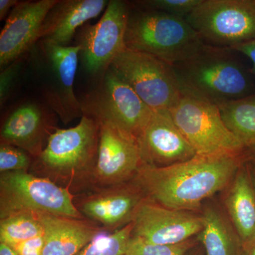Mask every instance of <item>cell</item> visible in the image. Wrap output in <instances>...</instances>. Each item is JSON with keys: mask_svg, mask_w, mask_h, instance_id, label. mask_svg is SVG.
<instances>
[{"mask_svg": "<svg viewBox=\"0 0 255 255\" xmlns=\"http://www.w3.org/2000/svg\"><path fill=\"white\" fill-rule=\"evenodd\" d=\"M58 1H18L13 8L0 33L1 70L16 61L39 41L42 24Z\"/></svg>", "mask_w": 255, "mask_h": 255, "instance_id": "obj_16", "label": "cell"}, {"mask_svg": "<svg viewBox=\"0 0 255 255\" xmlns=\"http://www.w3.org/2000/svg\"><path fill=\"white\" fill-rule=\"evenodd\" d=\"M202 216L204 227L199 236L206 255H238L241 242L233 226L219 209L207 206Z\"/></svg>", "mask_w": 255, "mask_h": 255, "instance_id": "obj_21", "label": "cell"}, {"mask_svg": "<svg viewBox=\"0 0 255 255\" xmlns=\"http://www.w3.org/2000/svg\"><path fill=\"white\" fill-rule=\"evenodd\" d=\"M33 159L34 158L23 149L0 142V173L17 171L29 172Z\"/></svg>", "mask_w": 255, "mask_h": 255, "instance_id": "obj_26", "label": "cell"}, {"mask_svg": "<svg viewBox=\"0 0 255 255\" xmlns=\"http://www.w3.org/2000/svg\"><path fill=\"white\" fill-rule=\"evenodd\" d=\"M254 177H253V184H254V187L255 189V172H254Z\"/></svg>", "mask_w": 255, "mask_h": 255, "instance_id": "obj_35", "label": "cell"}, {"mask_svg": "<svg viewBox=\"0 0 255 255\" xmlns=\"http://www.w3.org/2000/svg\"><path fill=\"white\" fill-rule=\"evenodd\" d=\"M107 0H58L47 14L39 33V41L60 46L69 43L89 20L107 8Z\"/></svg>", "mask_w": 255, "mask_h": 255, "instance_id": "obj_18", "label": "cell"}, {"mask_svg": "<svg viewBox=\"0 0 255 255\" xmlns=\"http://www.w3.org/2000/svg\"><path fill=\"white\" fill-rule=\"evenodd\" d=\"M56 128L51 114L36 104H24L3 122L0 142L23 149L35 159L41 155Z\"/></svg>", "mask_w": 255, "mask_h": 255, "instance_id": "obj_17", "label": "cell"}, {"mask_svg": "<svg viewBox=\"0 0 255 255\" xmlns=\"http://www.w3.org/2000/svg\"><path fill=\"white\" fill-rule=\"evenodd\" d=\"M246 255H255V243L247 250Z\"/></svg>", "mask_w": 255, "mask_h": 255, "instance_id": "obj_33", "label": "cell"}, {"mask_svg": "<svg viewBox=\"0 0 255 255\" xmlns=\"http://www.w3.org/2000/svg\"><path fill=\"white\" fill-rule=\"evenodd\" d=\"M147 196L135 183L94 187L76 194L74 204L85 219L112 233L132 222L137 208Z\"/></svg>", "mask_w": 255, "mask_h": 255, "instance_id": "obj_11", "label": "cell"}, {"mask_svg": "<svg viewBox=\"0 0 255 255\" xmlns=\"http://www.w3.org/2000/svg\"><path fill=\"white\" fill-rule=\"evenodd\" d=\"M18 3L16 0H0V20L4 19L11 8Z\"/></svg>", "mask_w": 255, "mask_h": 255, "instance_id": "obj_31", "label": "cell"}, {"mask_svg": "<svg viewBox=\"0 0 255 255\" xmlns=\"http://www.w3.org/2000/svg\"><path fill=\"white\" fill-rule=\"evenodd\" d=\"M142 165L164 167L195 157L196 150L169 112H153L137 137Z\"/></svg>", "mask_w": 255, "mask_h": 255, "instance_id": "obj_15", "label": "cell"}, {"mask_svg": "<svg viewBox=\"0 0 255 255\" xmlns=\"http://www.w3.org/2000/svg\"><path fill=\"white\" fill-rule=\"evenodd\" d=\"M44 233L38 237L28 240L12 248L18 255H43Z\"/></svg>", "mask_w": 255, "mask_h": 255, "instance_id": "obj_29", "label": "cell"}, {"mask_svg": "<svg viewBox=\"0 0 255 255\" xmlns=\"http://www.w3.org/2000/svg\"><path fill=\"white\" fill-rule=\"evenodd\" d=\"M43 233V226L36 214L21 213L0 219V243L11 248Z\"/></svg>", "mask_w": 255, "mask_h": 255, "instance_id": "obj_23", "label": "cell"}, {"mask_svg": "<svg viewBox=\"0 0 255 255\" xmlns=\"http://www.w3.org/2000/svg\"><path fill=\"white\" fill-rule=\"evenodd\" d=\"M132 223V236L159 246L189 241L204 227L202 216L164 207L147 197L137 208Z\"/></svg>", "mask_w": 255, "mask_h": 255, "instance_id": "obj_13", "label": "cell"}, {"mask_svg": "<svg viewBox=\"0 0 255 255\" xmlns=\"http://www.w3.org/2000/svg\"><path fill=\"white\" fill-rule=\"evenodd\" d=\"M241 153L196 155L164 167L141 165L132 181L159 205L191 212L231 184L241 166Z\"/></svg>", "mask_w": 255, "mask_h": 255, "instance_id": "obj_1", "label": "cell"}, {"mask_svg": "<svg viewBox=\"0 0 255 255\" xmlns=\"http://www.w3.org/2000/svg\"><path fill=\"white\" fill-rule=\"evenodd\" d=\"M233 49L240 52L241 54L246 56L248 59L251 60L253 68L252 71L255 73V40L253 41L248 42L245 44L240 45L233 48Z\"/></svg>", "mask_w": 255, "mask_h": 255, "instance_id": "obj_30", "label": "cell"}, {"mask_svg": "<svg viewBox=\"0 0 255 255\" xmlns=\"http://www.w3.org/2000/svg\"><path fill=\"white\" fill-rule=\"evenodd\" d=\"M43 60L46 71L43 95L64 124L82 117L80 101L74 92V82L80 47L60 46L41 41Z\"/></svg>", "mask_w": 255, "mask_h": 255, "instance_id": "obj_12", "label": "cell"}, {"mask_svg": "<svg viewBox=\"0 0 255 255\" xmlns=\"http://www.w3.org/2000/svg\"><path fill=\"white\" fill-rule=\"evenodd\" d=\"M79 101L82 115L98 123L113 124L137 139L153 112L111 68L101 78L99 86Z\"/></svg>", "mask_w": 255, "mask_h": 255, "instance_id": "obj_8", "label": "cell"}, {"mask_svg": "<svg viewBox=\"0 0 255 255\" xmlns=\"http://www.w3.org/2000/svg\"><path fill=\"white\" fill-rule=\"evenodd\" d=\"M185 19L207 46L233 48L255 40V0H201Z\"/></svg>", "mask_w": 255, "mask_h": 255, "instance_id": "obj_6", "label": "cell"}, {"mask_svg": "<svg viewBox=\"0 0 255 255\" xmlns=\"http://www.w3.org/2000/svg\"><path fill=\"white\" fill-rule=\"evenodd\" d=\"M201 0H143L135 1L142 8L157 10L167 14L185 18Z\"/></svg>", "mask_w": 255, "mask_h": 255, "instance_id": "obj_27", "label": "cell"}, {"mask_svg": "<svg viewBox=\"0 0 255 255\" xmlns=\"http://www.w3.org/2000/svg\"><path fill=\"white\" fill-rule=\"evenodd\" d=\"M231 48L204 46L185 61L172 65L181 91L218 104L252 95L250 73Z\"/></svg>", "mask_w": 255, "mask_h": 255, "instance_id": "obj_3", "label": "cell"}, {"mask_svg": "<svg viewBox=\"0 0 255 255\" xmlns=\"http://www.w3.org/2000/svg\"><path fill=\"white\" fill-rule=\"evenodd\" d=\"M247 148L250 151L252 158H253V160L255 162V146H252V147H247Z\"/></svg>", "mask_w": 255, "mask_h": 255, "instance_id": "obj_34", "label": "cell"}, {"mask_svg": "<svg viewBox=\"0 0 255 255\" xmlns=\"http://www.w3.org/2000/svg\"><path fill=\"white\" fill-rule=\"evenodd\" d=\"M169 112L197 155L241 152L246 148L226 127L216 104L182 93Z\"/></svg>", "mask_w": 255, "mask_h": 255, "instance_id": "obj_9", "label": "cell"}, {"mask_svg": "<svg viewBox=\"0 0 255 255\" xmlns=\"http://www.w3.org/2000/svg\"><path fill=\"white\" fill-rule=\"evenodd\" d=\"M19 67L16 61L10 64L6 68L1 70L0 75V101L1 105L7 100L11 87L14 82V78L17 75L18 68Z\"/></svg>", "mask_w": 255, "mask_h": 255, "instance_id": "obj_28", "label": "cell"}, {"mask_svg": "<svg viewBox=\"0 0 255 255\" xmlns=\"http://www.w3.org/2000/svg\"><path fill=\"white\" fill-rule=\"evenodd\" d=\"M194 245L189 240L173 246H159L132 236L124 255H185Z\"/></svg>", "mask_w": 255, "mask_h": 255, "instance_id": "obj_25", "label": "cell"}, {"mask_svg": "<svg viewBox=\"0 0 255 255\" xmlns=\"http://www.w3.org/2000/svg\"><path fill=\"white\" fill-rule=\"evenodd\" d=\"M0 255H18L17 253L11 247L0 243Z\"/></svg>", "mask_w": 255, "mask_h": 255, "instance_id": "obj_32", "label": "cell"}, {"mask_svg": "<svg viewBox=\"0 0 255 255\" xmlns=\"http://www.w3.org/2000/svg\"><path fill=\"white\" fill-rule=\"evenodd\" d=\"M132 232L130 223L114 232L101 233L76 255H124Z\"/></svg>", "mask_w": 255, "mask_h": 255, "instance_id": "obj_24", "label": "cell"}, {"mask_svg": "<svg viewBox=\"0 0 255 255\" xmlns=\"http://www.w3.org/2000/svg\"><path fill=\"white\" fill-rule=\"evenodd\" d=\"M74 198L68 189L29 172L0 174V219L21 213L84 219Z\"/></svg>", "mask_w": 255, "mask_h": 255, "instance_id": "obj_5", "label": "cell"}, {"mask_svg": "<svg viewBox=\"0 0 255 255\" xmlns=\"http://www.w3.org/2000/svg\"><path fill=\"white\" fill-rule=\"evenodd\" d=\"M100 125L82 116L70 128H57L41 155L33 159L30 173L50 179L74 195L92 187L98 159Z\"/></svg>", "mask_w": 255, "mask_h": 255, "instance_id": "obj_2", "label": "cell"}, {"mask_svg": "<svg viewBox=\"0 0 255 255\" xmlns=\"http://www.w3.org/2000/svg\"><path fill=\"white\" fill-rule=\"evenodd\" d=\"M98 124V159L92 188L130 182L142 165L137 139L110 122Z\"/></svg>", "mask_w": 255, "mask_h": 255, "instance_id": "obj_14", "label": "cell"}, {"mask_svg": "<svg viewBox=\"0 0 255 255\" xmlns=\"http://www.w3.org/2000/svg\"><path fill=\"white\" fill-rule=\"evenodd\" d=\"M130 9L128 3L111 0L100 21L79 29L80 58L87 73L102 78L126 48L125 35Z\"/></svg>", "mask_w": 255, "mask_h": 255, "instance_id": "obj_10", "label": "cell"}, {"mask_svg": "<svg viewBox=\"0 0 255 255\" xmlns=\"http://www.w3.org/2000/svg\"><path fill=\"white\" fill-rule=\"evenodd\" d=\"M231 185L225 205L241 247L246 251L255 243V189L246 167L241 166Z\"/></svg>", "mask_w": 255, "mask_h": 255, "instance_id": "obj_20", "label": "cell"}, {"mask_svg": "<svg viewBox=\"0 0 255 255\" xmlns=\"http://www.w3.org/2000/svg\"><path fill=\"white\" fill-rule=\"evenodd\" d=\"M110 68L153 112H169L182 95L173 66L152 55L126 48Z\"/></svg>", "mask_w": 255, "mask_h": 255, "instance_id": "obj_7", "label": "cell"}, {"mask_svg": "<svg viewBox=\"0 0 255 255\" xmlns=\"http://www.w3.org/2000/svg\"><path fill=\"white\" fill-rule=\"evenodd\" d=\"M216 105L226 127L244 147L255 146V94Z\"/></svg>", "mask_w": 255, "mask_h": 255, "instance_id": "obj_22", "label": "cell"}, {"mask_svg": "<svg viewBox=\"0 0 255 255\" xmlns=\"http://www.w3.org/2000/svg\"><path fill=\"white\" fill-rule=\"evenodd\" d=\"M36 214L44 232L43 255H76L97 236L106 232L97 223L85 219Z\"/></svg>", "mask_w": 255, "mask_h": 255, "instance_id": "obj_19", "label": "cell"}, {"mask_svg": "<svg viewBox=\"0 0 255 255\" xmlns=\"http://www.w3.org/2000/svg\"><path fill=\"white\" fill-rule=\"evenodd\" d=\"M204 45L185 18L145 8L130 9L125 35L128 49L173 65L194 56Z\"/></svg>", "mask_w": 255, "mask_h": 255, "instance_id": "obj_4", "label": "cell"}]
</instances>
